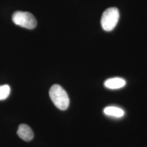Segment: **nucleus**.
Instances as JSON below:
<instances>
[{"mask_svg":"<svg viewBox=\"0 0 147 147\" xmlns=\"http://www.w3.org/2000/svg\"><path fill=\"white\" fill-rule=\"evenodd\" d=\"M17 134L20 138L25 141L28 142L33 139L34 135L31 128L26 124H22L19 126Z\"/></svg>","mask_w":147,"mask_h":147,"instance_id":"obj_4","label":"nucleus"},{"mask_svg":"<svg viewBox=\"0 0 147 147\" xmlns=\"http://www.w3.org/2000/svg\"><path fill=\"white\" fill-rule=\"evenodd\" d=\"M11 93V88L7 85L0 86V100H5L7 99Z\"/></svg>","mask_w":147,"mask_h":147,"instance_id":"obj_7","label":"nucleus"},{"mask_svg":"<svg viewBox=\"0 0 147 147\" xmlns=\"http://www.w3.org/2000/svg\"><path fill=\"white\" fill-rule=\"evenodd\" d=\"M12 20L16 25L27 29H33L37 25L34 16L26 11H16L12 16Z\"/></svg>","mask_w":147,"mask_h":147,"instance_id":"obj_3","label":"nucleus"},{"mask_svg":"<svg viewBox=\"0 0 147 147\" xmlns=\"http://www.w3.org/2000/svg\"><path fill=\"white\" fill-rule=\"evenodd\" d=\"M49 95L53 103L58 109L64 111L68 108L70 103L68 95L60 85H53L50 89Z\"/></svg>","mask_w":147,"mask_h":147,"instance_id":"obj_1","label":"nucleus"},{"mask_svg":"<svg viewBox=\"0 0 147 147\" xmlns=\"http://www.w3.org/2000/svg\"><path fill=\"white\" fill-rule=\"evenodd\" d=\"M104 113L106 116L116 118H121L124 115V111L121 108L116 106H111L105 107Z\"/></svg>","mask_w":147,"mask_h":147,"instance_id":"obj_6","label":"nucleus"},{"mask_svg":"<svg viewBox=\"0 0 147 147\" xmlns=\"http://www.w3.org/2000/svg\"><path fill=\"white\" fill-rule=\"evenodd\" d=\"M126 84V81L121 78H113L106 80L104 86L107 88L110 89H120Z\"/></svg>","mask_w":147,"mask_h":147,"instance_id":"obj_5","label":"nucleus"},{"mask_svg":"<svg viewBox=\"0 0 147 147\" xmlns=\"http://www.w3.org/2000/svg\"><path fill=\"white\" fill-rule=\"evenodd\" d=\"M119 11L116 7L106 9L101 19V25L105 31H111L116 26L119 19Z\"/></svg>","mask_w":147,"mask_h":147,"instance_id":"obj_2","label":"nucleus"}]
</instances>
